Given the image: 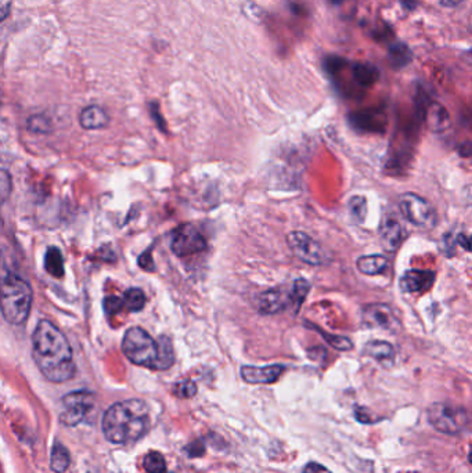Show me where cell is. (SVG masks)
I'll return each mask as SVG.
<instances>
[{
    "label": "cell",
    "mask_w": 472,
    "mask_h": 473,
    "mask_svg": "<svg viewBox=\"0 0 472 473\" xmlns=\"http://www.w3.org/2000/svg\"><path fill=\"white\" fill-rule=\"evenodd\" d=\"M399 208L403 216L421 228H434L438 223V215L434 206L414 193H406L399 198Z\"/></svg>",
    "instance_id": "8992f818"
},
{
    "label": "cell",
    "mask_w": 472,
    "mask_h": 473,
    "mask_svg": "<svg viewBox=\"0 0 472 473\" xmlns=\"http://www.w3.org/2000/svg\"><path fill=\"white\" fill-rule=\"evenodd\" d=\"M404 238L406 231L403 225L395 218L385 216L379 225V240L382 247L389 252H395L403 244Z\"/></svg>",
    "instance_id": "7c38bea8"
},
{
    "label": "cell",
    "mask_w": 472,
    "mask_h": 473,
    "mask_svg": "<svg viewBox=\"0 0 472 473\" xmlns=\"http://www.w3.org/2000/svg\"><path fill=\"white\" fill-rule=\"evenodd\" d=\"M457 243H458L463 248L466 249L467 252H470V249H471V240H470V237H467V235H464V234H460V235L457 237Z\"/></svg>",
    "instance_id": "d590c367"
},
{
    "label": "cell",
    "mask_w": 472,
    "mask_h": 473,
    "mask_svg": "<svg viewBox=\"0 0 472 473\" xmlns=\"http://www.w3.org/2000/svg\"><path fill=\"white\" fill-rule=\"evenodd\" d=\"M310 291V284L308 280L305 278H298L294 281L293 284V288L290 289L291 292V299H293V304L295 306L297 304V310H298L299 306L303 303V300L308 297Z\"/></svg>",
    "instance_id": "4316f807"
},
{
    "label": "cell",
    "mask_w": 472,
    "mask_h": 473,
    "mask_svg": "<svg viewBox=\"0 0 472 473\" xmlns=\"http://www.w3.org/2000/svg\"><path fill=\"white\" fill-rule=\"evenodd\" d=\"M33 300L31 285L17 274H7L0 284V312L11 325L26 321Z\"/></svg>",
    "instance_id": "3957f363"
},
{
    "label": "cell",
    "mask_w": 472,
    "mask_h": 473,
    "mask_svg": "<svg viewBox=\"0 0 472 473\" xmlns=\"http://www.w3.org/2000/svg\"><path fill=\"white\" fill-rule=\"evenodd\" d=\"M139 266L142 269L147 270V272H154L155 270V265H154V260H152V256H151V249L140 255V257H139Z\"/></svg>",
    "instance_id": "d6a6232c"
},
{
    "label": "cell",
    "mask_w": 472,
    "mask_h": 473,
    "mask_svg": "<svg viewBox=\"0 0 472 473\" xmlns=\"http://www.w3.org/2000/svg\"><path fill=\"white\" fill-rule=\"evenodd\" d=\"M439 4L445 6V7H456L458 6L463 0H436Z\"/></svg>",
    "instance_id": "8d00e7d4"
},
{
    "label": "cell",
    "mask_w": 472,
    "mask_h": 473,
    "mask_svg": "<svg viewBox=\"0 0 472 473\" xmlns=\"http://www.w3.org/2000/svg\"><path fill=\"white\" fill-rule=\"evenodd\" d=\"M122 302L129 312H140L146 306V295L139 288H130L126 291Z\"/></svg>",
    "instance_id": "cb8c5ba5"
},
{
    "label": "cell",
    "mask_w": 472,
    "mask_h": 473,
    "mask_svg": "<svg viewBox=\"0 0 472 473\" xmlns=\"http://www.w3.org/2000/svg\"><path fill=\"white\" fill-rule=\"evenodd\" d=\"M349 211L355 222L363 223L367 216V199L360 196H355L349 199Z\"/></svg>",
    "instance_id": "d4e9b609"
},
{
    "label": "cell",
    "mask_w": 472,
    "mask_h": 473,
    "mask_svg": "<svg viewBox=\"0 0 472 473\" xmlns=\"http://www.w3.org/2000/svg\"><path fill=\"white\" fill-rule=\"evenodd\" d=\"M150 429V413L143 400L129 398L111 405L103 418V432L108 442L127 445L142 439Z\"/></svg>",
    "instance_id": "7a4b0ae2"
},
{
    "label": "cell",
    "mask_w": 472,
    "mask_h": 473,
    "mask_svg": "<svg viewBox=\"0 0 472 473\" xmlns=\"http://www.w3.org/2000/svg\"><path fill=\"white\" fill-rule=\"evenodd\" d=\"M45 267H46V272L56 278H60L64 275V259H63L60 249L56 248V247L48 249L46 257H45Z\"/></svg>",
    "instance_id": "7402d4cb"
},
{
    "label": "cell",
    "mask_w": 472,
    "mask_h": 473,
    "mask_svg": "<svg viewBox=\"0 0 472 473\" xmlns=\"http://www.w3.org/2000/svg\"><path fill=\"white\" fill-rule=\"evenodd\" d=\"M365 354L377 361H391L395 357V349L387 341H370L365 346Z\"/></svg>",
    "instance_id": "d6986e66"
},
{
    "label": "cell",
    "mask_w": 472,
    "mask_h": 473,
    "mask_svg": "<svg viewBox=\"0 0 472 473\" xmlns=\"http://www.w3.org/2000/svg\"><path fill=\"white\" fill-rule=\"evenodd\" d=\"M158 360L155 370L165 371L171 368L174 363V351L172 342L168 336H161L158 341Z\"/></svg>",
    "instance_id": "ffe728a7"
},
{
    "label": "cell",
    "mask_w": 472,
    "mask_h": 473,
    "mask_svg": "<svg viewBox=\"0 0 472 473\" xmlns=\"http://www.w3.org/2000/svg\"><path fill=\"white\" fill-rule=\"evenodd\" d=\"M174 393L180 398H194L197 395V385L190 379L180 381L174 385Z\"/></svg>",
    "instance_id": "f1b7e54d"
},
{
    "label": "cell",
    "mask_w": 472,
    "mask_h": 473,
    "mask_svg": "<svg viewBox=\"0 0 472 473\" xmlns=\"http://www.w3.org/2000/svg\"><path fill=\"white\" fill-rule=\"evenodd\" d=\"M362 324L366 328L395 331L398 329L399 319L395 310L384 303H372L362 310Z\"/></svg>",
    "instance_id": "30bf717a"
},
{
    "label": "cell",
    "mask_w": 472,
    "mask_h": 473,
    "mask_svg": "<svg viewBox=\"0 0 472 473\" xmlns=\"http://www.w3.org/2000/svg\"><path fill=\"white\" fill-rule=\"evenodd\" d=\"M352 79L360 87H372L374 83L379 79V71L373 64L367 63H356L350 65Z\"/></svg>",
    "instance_id": "2e32d148"
},
{
    "label": "cell",
    "mask_w": 472,
    "mask_h": 473,
    "mask_svg": "<svg viewBox=\"0 0 472 473\" xmlns=\"http://www.w3.org/2000/svg\"><path fill=\"white\" fill-rule=\"evenodd\" d=\"M426 124L434 132H445L450 126L448 111L439 104H432L426 111Z\"/></svg>",
    "instance_id": "ac0fdd59"
},
{
    "label": "cell",
    "mask_w": 472,
    "mask_h": 473,
    "mask_svg": "<svg viewBox=\"0 0 472 473\" xmlns=\"http://www.w3.org/2000/svg\"><path fill=\"white\" fill-rule=\"evenodd\" d=\"M13 0H0V23L4 21L11 11Z\"/></svg>",
    "instance_id": "836d02e7"
},
{
    "label": "cell",
    "mask_w": 472,
    "mask_h": 473,
    "mask_svg": "<svg viewBox=\"0 0 472 473\" xmlns=\"http://www.w3.org/2000/svg\"><path fill=\"white\" fill-rule=\"evenodd\" d=\"M104 306H105V312L108 314H115L122 309L124 302H122V299L117 298V297H110L104 300Z\"/></svg>",
    "instance_id": "1f68e13d"
},
{
    "label": "cell",
    "mask_w": 472,
    "mask_h": 473,
    "mask_svg": "<svg viewBox=\"0 0 472 473\" xmlns=\"http://www.w3.org/2000/svg\"><path fill=\"white\" fill-rule=\"evenodd\" d=\"M11 191V179L7 172L0 171V201H4Z\"/></svg>",
    "instance_id": "4dcf8cb0"
},
{
    "label": "cell",
    "mask_w": 472,
    "mask_h": 473,
    "mask_svg": "<svg viewBox=\"0 0 472 473\" xmlns=\"http://www.w3.org/2000/svg\"><path fill=\"white\" fill-rule=\"evenodd\" d=\"M70 462H71V458H70L68 450L64 447L60 442H56L51 448V458H50L51 469L56 473H64L68 469Z\"/></svg>",
    "instance_id": "44dd1931"
},
{
    "label": "cell",
    "mask_w": 472,
    "mask_h": 473,
    "mask_svg": "<svg viewBox=\"0 0 472 473\" xmlns=\"http://www.w3.org/2000/svg\"><path fill=\"white\" fill-rule=\"evenodd\" d=\"M413 58V53L404 43H394L389 48V60L395 68L406 67Z\"/></svg>",
    "instance_id": "603a6c76"
},
{
    "label": "cell",
    "mask_w": 472,
    "mask_h": 473,
    "mask_svg": "<svg viewBox=\"0 0 472 473\" xmlns=\"http://www.w3.org/2000/svg\"><path fill=\"white\" fill-rule=\"evenodd\" d=\"M28 129L36 133H48L51 129L50 121L46 117L42 115H35L32 118H29L28 121Z\"/></svg>",
    "instance_id": "f546056e"
},
{
    "label": "cell",
    "mask_w": 472,
    "mask_h": 473,
    "mask_svg": "<svg viewBox=\"0 0 472 473\" xmlns=\"http://www.w3.org/2000/svg\"><path fill=\"white\" fill-rule=\"evenodd\" d=\"M435 273L428 270H409L400 277V289L404 294H421L431 288Z\"/></svg>",
    "instance_id": "4fadbf2b"
},
{
    "label": "cell",
    "mask_w": 472,
    "mask_h": 473,
    "mask_svg": "<svg viewBox=\"0 0 472 473\" xmlns=\"http://www.w3.org/2000/svg\"><path fill=\"white\" fill-rule=\"evenodd\" d=\"M402 3H403V6H404L406 9H413L411 4L416 6V0H402Z\"/></svg>",
    "instance_id": "74e56055"
},
{
    "label": "cell",
    "mask_w": 472,
    "mask_h": 473,
    "mask_svg": "<svg viewBox=\"0 0 472 473\" xmlns=\"http://www.w3.org/2000/svg\"><path fill=\"white\" fill-rule=\"evenodd\" d=\"M32 353L38 368L50 382L63 383L74 378L73 349L64 334L49 320L38 324L32 338Z\"/></svg>",
    "instance_id": "6da1fadb"
},
{
    "label": "cell",
    "mask_w": 472,
    "mask_h": 473,
    "mask_svg": "<svg viewBox=\"0 0 472 473\" xmlns=\"http://www.w3.org/2000/svg\"><path fill=\"white\" fill-rule=\"evenodd\" d=\"M122 350L130 363L155 370L158 360V344L143 328L132 326L126 331Z\"/></svg>",
    "instance_id": "277c9868"
},
{
    "label": "cell",
    "mask_w": 472,
    "mask_h": 473,
    "mask_svg": "<svg viewBox=\"0 0 472 473\" xmlns=\"http://www.w3.org/2000/svg\"><path fill=\"white\" fill-rule=\"evenodd\" d=\"M293 304L291 292L284 288H276L263 292L258 300V309L262 314L271 316L285 310Z\"/></svg>",
    "instance_id": "8fae6325"
},
{
    "label": "cell",
    "mask_w": 472,
    "mask_h": 473,
    "mask_svg": "<svg viewBox=\"0 0 472 473\" xmlns=\"http://www.w3.org/2000/svg\"><path fill=\"white\" fill-rule=\"evenodd\" d=\"M79 122L86 130H99L108 124L110 118L103 108L98 105H89L82 110L79 115Z\"/></svg>",
    "instance_id": "9a60e30c"
},
{
    "label": "cell",
    "mask_w": 472,
    "mask_h": 473,
    "mask_svg": "<svg viewBox=\"0 0 472 473\" xmlns=\"http://www.w3.org/2000/svg\"><path fill=\"white\" fill-rule=\"evenodd\" d=\"M302 473H331L325 467L320 465V464H316V462H310L305 467L303 472Z\"/></svg>",
    "instance_id": "e575fe53"
},
{
    "label": "cell",
    "mask_w": 472,
    "mask_h": 473,
    "mask_svg": "<svg viewBox=\"0 0 472 473\" xmlns=\"http://www.w3.org/2000/svg\"><path fill=\"white\" fill-rule=\"evenodd\" d=\"M356 266L357 270L365 275H379L388 270L389 263L388 259L382 255H367L359 257Z\"/></svg>",
    "instance_id": "e0dca14e"
},
{
    "label": "cell",
    "mask_w": 472,
    "mask_h": 473,
    "mask_svg": "<svg viewBox=\"0 0 472 473\" xmlns=\"http://www.w3.org/2000/svg\"><path fill=\"white\" fill-rule=\"evenodd\" d=\"M95 405V396L88 390H78L65 395L63 398L61 422L67 426H75L85 420Z\"/></svg>",
    "instance_id": "ba28073f"
},
{
    "label": "cell",
    "mask_w": 472,
    "mask_h": 473,
    "mask_svg": "<svg viewBox=\"0 0 472 473\" xmlns=\"http://www.w3.org/2000/svg\"><path fill=\"white\" fill-rule=\"evenodd\" d=\"M426 415L428 421L436 430L448 435H457L468 425V414L463 407H454L445 403L429 405Z\"/></svg>",
    "instance_id": "5b68a950"
},
{
    "label": "cell",
    "mask_w": 472,
    "mask_h": 473,
    "mask_svg": "<svg viewBox=\"0 0 472 473\" xmlns=\"http://www.w3.org/2000/svg\"><path fill=\"white\" fill-rule=\"evenodd\" d=\"M287 243L291 252L298 257L299 260L312 266H320L325 263L327 255L322 245L306 233L302 231L290 233L287 237Z\"/></svg>",
    "instance_id": "52a82bcc"
},
{
    "label": "cell",
    "mask_w": 472,
    "mask_h": 473,
    "mask_svg": "<svg viewBox=\"0 0 472 473\" xmlns=\"http://www.w3.org/2000/svg\"><path fill=\"white\" fill-rule=\"evenodd\" d=\"M143 467L149 473H165L167 472V462L162 454L157 451H151L143 461Z\"/></svg>",
    "instance_id": "484cf974"
},
{
    "label": "cell",
    "mask_w": 472,
    "mask_h": 473,
    "mask_svg": "<svg viewBox=\"0 0 472 473\" xmlns=\"http://www.w3.org/2000/svg\"><path fill=\"white\" fill-rule=\"evenodd\" d=\"M284 366L281 364H273L266 367H255V366H244L241 368V376L243 379L251 383V385H259V383H273L281 373H284Z\"/></svg>",
    "instance_id": "5bb4252c"
},
{
    "label": "cell",
    "mask_w": 472,
    "mask_h": 473,
    "mask_svg": "<svg viewBox=\"0 0 472 473\" xmlns=\"http://www.w3.org/2000/svg\"><path fill=\"white\" fill-rule=\"evenodd\" d=\"M322 336L324 338V341L325 342H328L330 344V346H332L334 349H337V350H341V351H348V350H350V349L353 348V344H352V341L350 339H348V338H345V336H338V335H332V334H327L325 331H323V329H320V328H315Z\"/></svg>",
    "instance_id": "83f0119b"
},
{
    "label": "cell",
    "mask_w": 472,
    "mask_h": 473,
    "mask_svg": "<svg viewBox=\"0 0 472 473\" xmlns=\"http://www.w3.org/2000/svg\"><path fill=\"white\" fill-rule=\"evenodd\" d=\"M206 248V241L196 225L184 224L174 233L171 249L177 257H189Z\"/></svg>",
    "instance_id": "9c48e42d"
}]
</instances>
